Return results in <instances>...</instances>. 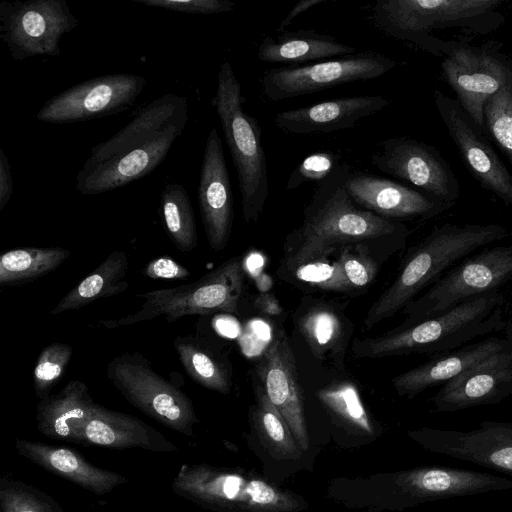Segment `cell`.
<instances>
[{"label":"cell","mask_w":512,"mask_h":512,"mask_svg":"<svg viewBox=\"0 0 512 512\" xmlns=\"http://www.w3.org/2000/svg\"><path fill=\"white\" fill-rule=\"evenodd\" d=\"M188 121V100L168 93L142 105L133 118L91 148L76 176V190L98 195L152 173L167 157Z\"/></svg>","instance_id":"6da1fadb"},{"label":"cell","mask_w":512,"mask_h":512,"mask_svg":"<svg viewBox=\"0 0 512 512\" xmlns=\"http://www.w3.org/2000/svg\"><path fill=\"white\" fill-rule=\"evenodd\" d=\"M347 165H340L320 182L304 209L302 225L285 242L283 263L289 271L327 258L342 247L376 239L406 240L408 228L360 207L346 191Z\"/></svg>","instance_id":"7a4b0ae2"},{"label":"cell","mask_w":512,"mask_h":512,"mask_svg":"<svg viewBox=\"0 0 512 512\" xmlns=\"http://www.w3.org/2000/svg\"><path fill=\"white\" fill-rule=\"evenodd\" d=\"M509 235L505 226L495 223L435 227L410 248L394 281L369 308L364 326L372 328L392 317L464 258Z\"/></svg>","instance_id":"3957f363"},{"label":"cell","mask_w":512,"mask_h":512,"mask_svg":"<svg viewBox=\"0 0 512 512\" xmlns=\"http://www.w3.org/2000/svg\"><path fill=\"white\" fill-rule=\"evenodd\" d=\"M505 297L493 291L471 298L451 310L412 325H400L378 337L356 338L351 347L357 358L450 352L493 332L503 331Z\"/></svg>","instance_id":"277c9868"},{"label":"cell","mask_w":512,"mask_h":512,"mask_svg":"<svg viewBox=\"0 0 512 512\" xmlns=\"http://www.w3.org/2000/svg\"><path fill=\"white\" fill-rule=\"evenodd\" d=\"M503 4V0H378L369 18L384 34L443 58L452 40H442L433 31L460 29L487 35L505 24Z\"/></svg>","instance_id":"5b68a950"},{"label":"cell","mask_w":512,"mask_h":512,"mask_svg":"<svg viewBox=\"0 0 512 512\" xmlns=\"http://www.w3.org/2000/svg\"><path fill=\"white\" fill-rule=\"evenodd\" d=\"M242 86L230 62L221 64L211 100L237 173L242 215L256 222L269 196V177L258 120L243 107Z\"/></svg>","instance_id":"8992f818"},{"label":"cell","mask_w":512,"mask_h":512,"mask_svg":"<svg viewBox=\"0 0 512 512\" xmlns=\"http://www.w3.org/2000/svg\"><path fill=\"white\" fill-rule=\"evenodd\" d=\"M244 282V262L241 257L236 256L191 284L137 294V297L144 299L138 311L118 320L99 322L105 327L115 328L161 316L172 323L192 315L217 312L238 314Z\"/></svg>","instance_id":"52a82bcc"},{"label":"cell","mask_w":512,"mask_h":512,"mask_svg":"<svg viewBox=\"0 0 512 512\" xmlns=\"http://www.w3.org/2000/svg\"><path fill=\"white\" fill-rule=\"evenodd\" d=\"M173 492L217 512H286L298 506L290 495L257 478L208 464H184L172 482Z\"/></svg>","instance_id":"ba28073f"},{"label":"cell","mask_w":512,"mask_h":512,"mask_svg":"<svg viewBox=\"0 0 512 512\" xmlns=\"http://www.w3.org/2000/svg\"><path fill=\"white\" fill-rule=\"evenodd\" d=\"M109 382L132 406L163 426L186 436L199 422L193 403L177 379L158 374L140 352H125L109 361Z\"/></svg>","instance_id":"9c48e42d"},{"label":"cell","mask_w":512,"mask_h":512,"mask_svg":"<svg viewBox=\"0 0 512 512\" xmlns=\"http://www.w3.org/2000/svg\"><path fill=\"white\" fill-rule=\"evenodd\" d=\"M512 281V244L484 248L464 258L403 309L401 325L441 315Z\"/></svg>","instance_id":"30bf717a"},{"label":"cell","mask_w":512,"mask_h":512,"mask_svg":"<svg viewBox=\"0 0 512 512\" xmlns=\"http://www.w3.org/2000/svg\"><path fill=\"white\" fill-rule=\"evenodd\" d=\"M440 68L460 106L485 131L484 107L506 84L512 58L496 42L476 46L452 40Z\"/></svg>","instance_id":"8fae6325"},{"label":"cell","mask_w":512,"mask_h":512,"mask_svg":"<svg viewBox=\"0 0 512 512\" xmlns=\"http://www.w3.org/2000/svg\"><path fill=\"white\" fill-rule=\"evenodd\" d=\"M396 66L393 58L365 51L301 66L271 68L262 74L259 84L266 99L281 101L350 82L373 80Z\"/></svg>","instance_id":"7c38bea8"},{"label":"cell","mask_w":512,"mask_h":512,"mask_svg":"<svg viewBox=\"0 0 512 512\" xmlns=\"http://www.w3.org/2000/svg\"><path fill=\"white\" fill-rule=\"evenodd\" d=\"M78 25L65 0L0 2V37L15 61L59 56L62 37Z\"/></svg>","instance_id":"4fadbf2b"},{"label":"cell","mask_w":512,"mask_h":512,"mask_svg":"<svg viewBox=\"0 0 512 512\" xmlns=\"http://www.w3.org/2000/svg\"><path fill=\"white\" fill-rule=\"evenodd\" d=\"M146 84L145 77L130 73L87 79L48 99L36 118L66 124L119 114L134 105Z\"/></svg>","instance_id":"5bb4252c"},{"label":"cell","mask_w":512,"mask_h":512,"mask_svg":"<svg viewBox=\"0 0 512 512\" xmlns=\"http://www.w3.org/2000/svg\"><path fill=\"white\" fill-rule=\"evenodd\" d=\"M372 155L381 172L402 180L441 201L450 209L459 199L460 185L438 149L410 137H392L381 142Z\"/></svg>","instance_id":"9a60e30c"},{"label":"cell","mask_w":512,"mask_h":512,"mask_svg":"<svg viewBox=\"0 0 512 512\" xmlns=\"http://www.w3.org/2000/svg\"><path fill=\"white\" fill-rule=\"evenodd\" d=\"M434 102L447 132L471 175L489 192L512 206V174L478 127L460 106L439 89Z\"/></svg>","instance_id":"2e32d148"},{"label":"cell","mask_w":512,"mask_h":512,"mask_svg":"<svg viewBox=\"0 0 512 512\" xmlns=\"http://www.w3.org/2000/svg\"><path fill=\"white\" fill-rule=\"evenodd\" d=\"M255 375L271 403L287 422L299 448L309 447L302 388L288 338L278 333L255 365Z\"/></svg>","instance_id":"e0dca14e"},{"label":"cell","mask_w":512,"mask_h":512,"mask_svg":"<svg viewBox=\"0 0 512 512\" xmlns=\"http://www.w3.org/2000/svg\"><path fill=\"white\" fill-rule=\"evenodd\" d=\"M343 184L356 204L391 220H428L448 210L444 203L417 189L349 167Z\"/></svg>","instance_id":"ac0fdd59"},{"label":"cell","mask_w":512,"mask_h":512,"mask_svg":"<svg viewBox=\"0 0 512 512\" xmlns=\"http://www.w3.org/2000/svg\"><path fill=\"white\" fill-rule=\"evenodd\" d=\"M417 439L433 452L512 474V423L484 421L471 431L424 429Z\"/></svg>","instance_id":"d6986e66"},{"label":"cell","mask_w":512,"mask_h":512,"mask_svg":"<svg viewBox=\"0 0 512 512\" xmlns=\"http://www.w3.org/2000/svg\"><path fill=\"white\" fill-rule=\"evenodd\" d=\"M198 203L209 246L226 248L233 223V197L229 172L218 130L208 134L197 188Z\"/></svg>","instance_id":"ffe728a7"},{"label":"cell","mask_w":512,"mask_h":512,"mask_svg":"<svg viewBox=\"0 0 512 512\" xmlns=\"http://www.w3.org/2000/svg\"><path fill=\"white\" fill-rule=\"evenodd\" d=\"M512 394V344L442 385L432 401L437 411L454 412L500 403Z\"/></svg>","instance_id":"44dd1931"},{"label":"cell","mask_w":512,"mask_h":512,"mask_svg":"<svg viewBox=\"0 0 512 512\" xmlns=\"http://www.w3.org/2000/svg\"><path fill=\"white\" fill-rule=\"evenodd\" d=\"M381 95H358L335 98L312 105L285 110L273 119L281 131L293 135L330 133L353 127L389 105Z\"/></svg>","instance_id":"7402d4cb"},{"label":"cell","mask_w":512,"mask_h":512,"mask_svg":"<svg viewBox=\"0 0 512 512\" xmlns=\"http://www.w3.org/2000/svg\"><path fill=\"white\" fill-rule=\"evenodd\" d=\"M509 345L504 337H489L432 355L427 362L394 377L392 384L399 395L412 398L428 388L444 385Z\"/></svg>","instance_id":"603a6c76"},{"label":"cell","mask_w":512,"mask_h":512,"mask_svg":"<svg viewBox=\"0 0 512 512\" xmlns=\"http://www.w3.org/2000/svg\"><path fill=\"white\" fill-rule=\"evenodd\" d=\"M15 448L18 454L32 463L97 496L105 495L128 481L116 472L91 464L77 451L68 447L15 439Z\"/></svg>","instance_id":"cb8c5ba5"},{"label":"cell","mask_w":512,"mask_h":512,"mask_svg":"<svg viewBox=\"0 0 512 512\" xmlns=\"http://www.w3.org/2000/svg\"><path fill=\"white\" fill-rule=\"evenodd\" d=\"M112 449L141 448L173 452L178 448L162 433L137 417L97 404L82 430V446Z\"/></svg>","instance_id":"d4e9b609"},{"label":"cell","mask_w":512,"mask_h":512,"mask_svg":"<svg viewBox=\"0 0 512 512\" xmlns=\"http://www.w3.org/2000/svg\"><path fill=\"white\" fill-rule=\"evenodd\" d=\"M294 323L314 357L343 367L352 332L340 308L320 300H305L294 314Z\"/></svg>","instance_id":"484cf974"},{"label":"cell","mask_w":512,"mask_h":512,"mask_svg":"<svg viewBox=\"0 0 512 512\" xmlns=\"http://www.w3.org/2000/svg\"><path fill=\"white\" fill-rule=\"evenodd\" d=\"M96 406L88 386L70 380L57 394L38 402L37 429L51 439L82 445V430Z\"/></svg>","instance_id":"4316f807"},{"label":"cell","mask_w":512,"mask_h":512,"mask_svg":"<svg viewBox=\"0 0 512 512\" xmlns=\"http://www.w3.org/2000/svg\"><path fill=\"white\" fill-rule=\"evenodd\" d=\"M356 48L334 36L315 30L284 31L266 36L257 48V58L266 63L301 66L355 54Z\"/></svg>","instance_id":"83f0119b"},{"label":"cell","mask_w":512,"mask_h":512,"mask_svg":"<svg viewBox=\"0 0 512 512\" xmlns=\"http://www.w3.org/2000/svg\"><path fill=\"white\" fill-rule=\"evenodd\" d=\"M173 344L182 367L194 382L222 394L231 391V363L207 339L198 334L177 336Z\"/></svg>","instance_id":"f1b7e54d"},{"label":"cell","mask_w":512,"mask_h":512,"mask_svg":"<svg viewBox=\"0 0 512 512\" xmlns=\"http://www.w3.org/2000/svg\"><path fill=\"white\" fill-rule=\"evenodd\" d=\"M129 270L127 254L111 252L107 258L71 289L53 308L51 315L78 310L101 298L123 293L129 287L125 279Z\"/></svg>","instance_id":"f546056e"},{"label":"cell","mask_w":512,"mask_h":512,"mask_svg":"<svg viewBox=\"0 0 512 512\" xmlns=\"http://www.w3.org/2000/svg\"><path fill=\"white\" fill-rule=\"evenodd\" d=\"M71 255L60 247H24L5 251L0 257V285L15 286L37 280L56 270Z\"/></svg>","instance_id":"4dcf8cb0"},{"label":"cell","mask_w":512,"mask_h":512,"mask_svg":"<svg viewBox=\"0 0 512 512\" xmlns=\"http://www.w3.org/2000/svg\"><path fill=\"white\" fill-rule=\"evenodd\" d=\"M159 216L168 238L179 251L187 253L197 246L195 215L184 186L165 185L160 195Z\"/></svg>","instance_id":"1f68e13d"},{"label":"cell","mask_w":512,"mask_h":512,"mask_svg":"<svg viewBox=\"0 0 512 512\" xmlns=\"http://www.w3.org/2000/svg\"><path fill=\"white\" fill-rule=\"evenodd\" d=\"M327 411L341 424L360 433L372 434L373 426L356 385L341 381L321 388L316 393Z\"/></svg>","instance_id":"d6a6232c"},{"label":"cell","mask_w":512,"mask_h":512,"mask_svg":"<svg viewBox=\"0 0 512 512\" xmlns=\"http://www.w3.org/2000/svg\"><path fill=\"white\" fill-rule=\"evenodd\" d=\"M256 404L252 409L254 425L260 436L277 454L292 457L298 444L283 416L271 403L262 387L255 386Z\"/></svg>","instance_id":"836d02e7"},{"label":"cell","mask_w":512,"mask_h":512,"mask_svg":"<svg viewBox=\"0 0 512 512\" xmlns=\"http://www.w3.org/2000/svg\"><path fill=\"white\" fill-rule=\"evenodd\" d=\"M0 512H64L45 491L19 480L0 479Z\"/></svg>","instance_id":"e575fe53"},{"label":"cell","mask_w":512,"mask_h":512,"mask_svg":"<svg viewBox=\"0 0 512 512\" xmlns=\"http://www.w3.org/2000/svg\"><path fill=\"white\" fill-rule=\"evenodd\" d=\"M486 134L512 165V70L504 87L484 107Z\"/></svg>","instance_id":"d590c367"},{"label":"cell","mask_w":512,"mask_h":512,"mask_svg":"<svg viewBox=\"0 0 512 512\" xmlns=\"http://www.w3.org/2000/svg\"><path fill=\"white\" fill-rule=\"evenodd\" d=\"M72 355V347L61 342L51 343L40 352L33 370V387L39 400L49 397L53 387L65 376Z\"/></svg>","instance_id":"8d00e7d4"},{"label":"cell","mask_w":512,"mask_h":512,"mask_svg":"<svg viewBox=\"0 0 512 512\" xmlns=\"http://www.w3.org/2000/svg\"><path fill=\"white\" fill-rule=\"evenodd\" d=\"M337 261L352 292L369 286L378 272V263L362 243L342 247Z\"/></svg>","instance_id":"74e56055"},{"label":"cell","mask_w":512,"mask_h":512,"mask_svg":"<svg viewBox=\"0 0 512 512\" xmlns=\"http://www.w3.org/2000/svg\"><path fill=\"white\" fill-rule=\"evenodd\" d=\"M290 271L302 284L339 293L352 292L337 260L330 262L327 258L318 259L301 264Z\"/></svg>","instance_id":"f35d334b"},{"label":"cell","mask_w":512,"mask_h":512,"mask_svg":"<svg viewBox=\"0 0 512 512\" xmlns=\"http://www.w3.org/2000/svg\"><path fill=\"white\" fill-rule=\"evenodd\" d=\"M340 165L339 154L330 150L314 152L293 169L287 180L286 190H295L307 182H322Z\"/></svg>","instance_id":"ab89813d"},{"label":"cell","mask_w":512,"mask_h":512,"mask_svg":"<svg viewBox=\"0 0 512 512\" xmlns=\"http://www.w3.org/2000/svg\"><path fill=\"white\" fill-rule=\"evenodd\" d=\"M134 2L170 11L211 15L229 12L236 4L230 0H133Z\"/></svg>","instance_id":"60d3db41"},{"label":"cell","mask_w":512,"mask_h":512,"mask_svg":"<svg viewBox=\"0 0 512 512\" xmlns=\"http://www.w3.org/2000/svg\"><path fill=\"white\" fill-rule=\"evenodd\" d=\"M145 277L150 279L185 280L191 275L190 271L169 255L152 259L143 270Z\"/></svg>","instance_id":"b9f144b4"},{"label":"cell","mask_w":512,"mask_h":512,"mask_svg":"<svg viewBox=\"0 0 512 512\" xmlns=\"http://www.w3.org/2000/svg\"><path fill=\"white\" fill-rule=\"evenodd\" d=\"M13 193L10 161L0 147V212L8 204Z\"/></svg>","instance_id":"7bdbcfd3"},{"label":"cell","mask_w":512,"mask_h":512,"mask_svg":"<svg viewBox=\"0 0 512 512\" xmlns=\"http://www.w3.org/2000/svg\"><path fill=\"white\" fill-rule=\"evenodd\" d=\"M254 307L267 316H278L283 312L278 299L269 292H260L255 298Z\"/></svg>","instance_id":"ee69618b"},{"label":"cell","mask_w":512,"mask_h":512,"mask_svg":"<svg viewBox=\"0 0 512 512\" xmlns=\"http://www.w3.org/2000/svg\"><path fill=\"white\" fill-rule=\"evenodd\" d=\"M325 1L326 0H301L297 2V4L289 11L286 17L281 21L278 28L276 29V32H284L285 28L289 26L296 17Z\"/></svg>","instance_id":"f6af8a7d"},{"label":"cell","mask_w":512,"mask_h":512,"mask_svg":"<svg viewBox=\"0 0 512 512\" xmlns=\"http://www.w3.org/2000/svg\"><path fill=\"white\" fill-rule=\"evenodd\" d=\"M254 281L260 292H268L273 283L271 277L264 273L255 276Z\"/></svg>","instance_id":"bcb514c9"},{"label":"cell","mask_w":512,"mask_h":512,"mask_svg":"<svg viewBox=\"0 0 512 512\" xmlns=\"http://www.w3.org/2000/svg\"><path fill=\"white\" fill-rule=\"evenodd\" d=\"M503 332H504V338L510 343L512 344V313L511 315L509 316L508 319H506V324H505V327L503 329Z\"/></svg>","instance_id":"7dc6e473"},{"label":"cell","mask_w":512,"mask_h":512,"mask_svg":"<svg viewBox=\"0 0 512 512\" xmlns=\"http://www.w3.org/2000/svg\"><path fill=\"white\" fill-rule=\"evenodd\" d=\"M511 33H512V27H511Z\"/></svg>","instance_id":"c3c4849f"}]
</instances>
